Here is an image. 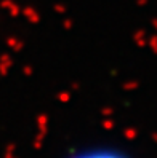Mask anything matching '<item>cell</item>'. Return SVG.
Returning <instances> with one entry per match:
<instances>
[{
    "mask_svg": "<svg viewBox=\"0 0 157 158\" xmlns=\"http://www.w3.org/2000/svg\"><path fill=\"white\" fill-rule=\"evenodd\" d=\"M61 158H136V155L114 141H93L69 148Z\"/></svg>",
    "mask_w": 157,
    "mask_h": 158,
    "instance_id": "1",
    "label": "cell"
}]
</instances>
